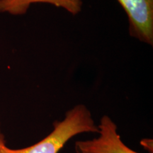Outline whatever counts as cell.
<instances>
[{"label": "cell", "mask_w": 153, "mask_h": 153, "mask_svg": "<svg viewBox=\"0 0 153 153\" xmlns=\"http://www.w3.org/2000/svg\"><path fill=\"white\" fill-rule=\"evenodd\" d=\"M98 132V126L89 108L84 104H78L68 111L62 120L55 121L53 131L39 142L22 149H11L6 143H1L0 153H58L78 134Z\"/></svg>", "instance_id": "obj_1"}, {"label": "cell", "mask_w": 153, "mask_h": 153, "mask_svg": "<svg viewBox=\"0 0 153 153\" xmlns=\"http://www.w3.org/2000/svg\"><path fill=\"white\" fill-rule=\"evenodd\" d=\"M128 20L132 38L153 45V0H117Z\"/></svg>", "instance_id": "obj_3"}, {"label": "cell", "mask_w": 153, "mask_h": 153, "mask_svg": "<svg viewBox=\"0 0 153 153\" xmlns=\"http://www.w3.org/2000/svg\"><path fill=\"white\" fill-rule=\"evenodd\" d=\"M97 126L99 136L76 141L74 144L76 153H139L124 144L118 133L117 126L109 116H103Z\"/></svg>", "instance_id": "obj_2"}, {"label": "cell", "mask_w": 153, "mask_h": 153, "mask_svg": "<svg viewBox=\"0 0 153 153\" xmlns=\"http://www.w3.org/2000/svg\"><path fill=\"white\" fill-rule=\"evenodd\" d=\"M6 143V141L4 140V136L3 134L1 133V129H0V144H1V143Z\"/></svg>", "instance_id": "obj_5"}, {"label": "cell", "mask_w": 153, "mask_h": 153, "mask_svg": "<svg viewBox=\"0 0 153 153\" xmlns=\"http://www.w3.org/2000/svg\"><path fill=\"white\" fill-rule=\"evenodd\" d=\"M48 4L62 8L73 16L81 12L82 0H0V13H9L14 16L24 15L33 4Z\"/></svg>", "instance_id": "obj_4"}]
</instances>
